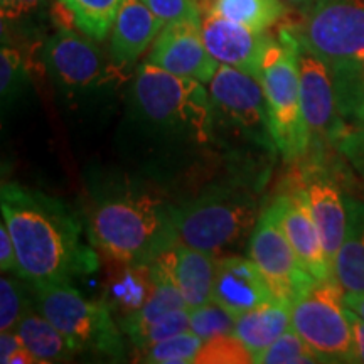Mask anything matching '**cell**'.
Listing matches in <instances>:
<instances>
[{
    "label": "cell",
    "instance_id": "1",
    "mask_svg": "<svg viewBox=\"0 0 364 364\" xmlns=\"http://www.w3.org/2000/svg\"><path fill=\"white\" fill-rule=\"evenodd\" d=\"M0 209L16 245L19 279L31 287L71 282L97 270V255L81 238L78 221L58 199L6 182L0 189Z\"/></svg>",
    "mask_w": 364,
    "mask_h": 364
},
{
    "label": "cell",
    "instance_id": "2",
    "mask_svg": "<svg viewBox=\"0 0 364 364\" xmlns=\"http://www.w3.org/2000/svg\"><path fill=\"white\" fill-rule=\"evenodd\" d=\"M90 240L100 252L125 265L147 267L177 243L172 211L149 194L105 199L90 218Z\"/></svg>",
    "mask_w": 364,
    "mask_h": 364
},
{
    "label": "cell",
    "instance_id": "3",
    "mask_svg": "<svg viewBox=\"0 0 364 364\" xmlns=\"http://www.w3.org/2000/svg\"><path fill=\"white\" fill-rule=\"evenodd\" d=\"M300 43L290 29L279 39L268 41L262 61V86L265 93L270 139L289 161L306 156L311 134L300 98Z\"/></svg>",
    "mask_w": 364,
    "mask_h": 364
},
{
    "label": "cell",
    "instance_id": "4",
    "mask_svg": "<svg viewBox=\"0 0 364 364\" xmlns=\"http://www.w3.org/2000/svg\"><path fill=\"white\" fill-rule=\"evenodd\" d=\"M134 100L152 124L176 129L199 144L211 139L215 108L201 81L144 63L135 75Z\"/></svg>",
    "mask_w": 364,
    "mask_h": 364
},
{
    "label": "cell",
    "instance_id": "5",
    "mask_svg": "<svg viewBox=\"0 0 364 364\" xmlns=\"http://www.w3.org/2000/svg\"><path fill=\"white\" fill-rule=\"evenodd\" d=\"M33 290L38 311L65 336L75 353L124 356L122 334L105 304L85 299L70 282L38 285Z\"/></svg>",
    "mask_w": 364,
    "mask_h": 364
},
{
    "label": "cell",
    "instance_id": "6",
    "mask_svg": "<svg viewBox=\"0 0 364 364\" xmlns=\"http://www.w3.org/2000/svg\"><path fill=\"white\" fill-rule=\"evenodd\" d=\"M172 220L181 243L216 255L253 230L258 208L247 193L221 189L174 209Z\"/></svg>",
    "mask_w": 364,
    "mask_h": 364
},
{
    "label": "cell",
    "instance_id": "7",
    "mask_svg": "<svg viewBox=\"0 0 364 364\" xmlns=\"http://www.w3.org/2000/svg\"><path fill=\"white\" fill-rule=\"evenodd\" d=\"M292 329L321 363H354L344 290L334 279L316 280L292 300Z\"/></svg>",
    "mask_w": 364,
    "mask_h": 364
},
{
    "label": "cell",
    "instance_id": "8",
    "mask_svg": "<svg viewBox=\"0 0 364 364\" xmlns=\"http://www.w3.org/2000/svg\"><path fill=\"white\" fill-rule=\"evenodd\" d=\"M290 31L331 71L356 65L364 58V0H316Z\"/></svg>",
    "mask_w": 364,
    "mask_h": 364
},
{
    "label": "cell",
    "instance_id": "9",
    "mask_svg": "<svg viewBox=\"0 0 364 364\" xmlns=\"http://www.w3.org/2000/svg\"><path fill=\"white\" fill-rule=\"evenodd\" d=\"M248 258L265 277L273 295L290 304L316 282L300 265L273 204L262 213L252 230Z\"/></svg>",
    "mask_w": 364,
    "mask_h": 364
},
{
    "label": "cell",
    "instance_id": "10",
    "mask_svg": "<svg viewBox=\"0 0 364 364\" xmlns=\"http://www.w3.org/2000/svg\"><path fill=\"white\" fill-rule=\"evenodd\" d=\"M83 33L61 29L44 46L46 70L59 88L71 93L102 88L120 68L108 65L103 53Z\"/></svg>",
    "mask_w": 364,
    "mask_h": 364
},
{
    "label": "cell",
    "instance_id": "11",
    "mask_svg": "<svg viewBox=\"0 0 364 364\" xmlns=\"http://www.w3.org/2000/svg\"><path fill=\"white\" fill-rule=\"evenodd\" d=\"M201 22L177 21L164 26L152 44L147 63L177 76L209 83L220 63L204 44Z\"/></svg>",
    "mask_w": 364,
    "mask_h": 364
},
{
    "label": "cell",
    "instance_id": "12",
    "mask_svg": "<svg viewBox=\"0 0 364 364\" xmlns=\"http://www.w3.org/2000/svg\"><path fill=\"white\" fill-rule=\"evenodd\" d=\"M213 108L245 130L267 132L268 113L262 81L238 68L220 65L209 81Z\"/></svg>",
    "mask_w": 364,
    "mask_h": 364
},
{
    "label": "cell",
    "instance_id": "13",
    "mask_svg": "<svg viewBox=\"0 0 364 364\" xmlns=\"http://www.w3.org/2000/svg\"><path fill=\"white\" fill-rule=\"evenodd\" d=\"M300 98L306 124L312 139H336L341 129V112L331 68L321 58L300 46Z\"/></svg>",
    "mask_w": 364,
    "mask_h": 364
},
{
    "label": "cell",
    "instance_id": "14",
    "mask_svg": "<svg viewBox=\"0 0 364 364\" xmlns=\"http://www.w3.org/2000/svg\"><path fill=\"white\" fill-rule=\"evenodd\" d=\"M201 26L204 44L220 65L262 78L263 54L270 41L265 33H257L216 14H203Z\"/></svg>",
    "mask_w": 364,
    "mask_h": 364
},
{
    "label": "cell",
    "instance_id": "15",
    "mask_svg": "<svg viewBox=\"0 0 364 364\" xmlns=\"http://www.w3.org/2000/svg\"><path fill=\"white\" fill-rule=\"evenodd\" d=\"M273 206H275L277 216H279L280 225L284 228L287 240L292 245L304 270L314 280L334 279L332 265L327 260L311 208H309L306 189L280 196L273 203Z\"/></svg>",
    "mask_w": 364,
    "mask_h": 364
},
{
    "label": "cell",
    "instance_id": "16",
    "mask_svg": "<svg viewBox=\"0 0 364 364\" xmlns=\"http://www.w3.org/2000/svg\"><path fill=\"white\" fill-rule=\"evenodd\" d=\"M216 265L218 258L213 253L177 241L147 267L167 277L179 289L188 307L194 309L211 300Z\"/></svg>",
    "mask_w": 364,
    "mask_h": 364
},
{
    "label": "cell",
    "instance_id": "17",
    "mask_svg": "<svg viewBox=\"0 0 364 364\" xmlns=\"http://www.w3.org/2000/svg\"><path fill=\"white\" fill-rule=\"evenodd\" d=\"M277 299L258 267L243 257L218 258L213 302L220 304L235 317Z\"/></svg>",
    "mask_w": 364,
    "mask_h": 364
},
{
    "label": "cell",
    "instance_id": "18",
    "mask_svg": "<svg viewBox=\"0 0 364 364\" xmlns=\"http://www.w3.org/2000/svg\"><path fill=\"white\" fill-rule=\"evenodd\" d=\"M166 22L145 6L142 0H122L112 29L110 58L120 70L132 66L156 43Z\"/></svg>",
    "mask_w": 364,
    "mask_h": 364
},
{
    "label": "cell",
    "instance_id": "19",
    "mask_svg": "<svg viewBox=\"0 0 364 364\" xmlns=\"http://www.w3.org/2000/svg\"><path fill=\"white\" fill-rule=\"evenodd\" d=\"M306 194L326 257L332 265L348 231V206L334 182L326 177H312L306 186Z\"/></svg>",
    "mask_w": 364,
    "mask_h": 364
},
{
    "label": "cell",
    "instance_id": "20",
    "mask_svg": "<svg viewBox=\"0 0 364 364\" xmlns=\"http://www.w3.org/2000/svg\"><path fill=\"white\" fill-rule=\"evenodd\" d=\"M290 329L292 304L273 299L236 317L233 334L247 346L255 358Z\"/></svg>",
    "mask_w": 364,
    "mask_h": 364
},
{
    "label": "cell",
    "instance_id": "21",
    "mask_svg": "<svg viewBox=\"0 0 364 364\" xmlns=\"http://www.w3.org/2000/svg\"><path fill=\"white\" fill-rule=\"evenodd\" d=\"M348 215V231L332 262V277L344 294H364V206L353 203Z\"/></svg>",
    "mask_w": 364,
    "mask_h": 364
},
{
    "label": "cell",
    "instance_id": "22",
    "mask_svg": "<svg viewBox=\"0 0 364 364\" xmlns=\"http://www.w3.org/2000/svg\"><path fill=\"white\" fill-rule=\"evenodd\" d=\"M147 270L150 279H152V292L142 306L122 318V329L132 341L167 314L179 311V309H188V304H186L179 289L167 277L150 270L149 267Z\"/></svg>",
    "mask_w": 364,
    "mask_h": 364
},
{
    "label": "cell",
    "instance_id": "23",
    "mask_svg": "<svg viewBox=\"0 0 364 364\" xmlns=\"http://www.w3.org/2000/svg\"><path fill=\"white\" fill-rule=\"evenodd\" d=\"M203 14H216L257 33H265L285 17L284 0H198Z\"/></svg>",
    "mask_w": 364,
    "mask_h": 364
},
{
    "label": "cell",
    "instance_id": "24",
    "mask_svg": "<svg viewBox=\"0 0 364 364\" xmlns=\"http://www.w3.org/2000/svg\"><path fill=\"white\" fill-rule=\"evenodd\" d=\"M22 343L38 363H59L70 359L75 353L65 336L59 332L49 318L39 311L31 309L16 327Z\"/></svg>",
    "mask_w": 364,
    "mask_h": 364
},
{
    "label": "cell",
    "instance_id": "25",
    "mask_svg": "<svg viewBox=\"0 0 364 364\" xmlns=\"http://www.w3.org/2000/svg\"><path fill=\"white\" fill-rule=\"evenodd\" d=\"M80 33L103 41L112 33L122 0H59Z\"/></svg>",
    "mask_w": 364,
    "mask_h": 364
},
{
    "label": "cell",
    "instance_id": "26",
    "mask_svg": "<svg viewBox=\"0 0 364 364\" xmlns=\"http://www.w3.org/2000/svg\"><path fill=\"white\" fill-rule=\"evenodd\" d=\"M204 341L193 331L181 332L172 338L144 349V363L152 364H191L201 351Z\"/></svg>",
    "mask_w": 364,
    "mask_h": 364
},
{
    "label": "cell",
    "instance_id": "27",
    "mask_svg": "<svg viewBox=\"0 0 364 364\" xmlns=\"http://www.w3.org/2000/svg\"><path fill=\"white\" fill-rule=\"evenodd\" d=\"M253 361L258 364H316L321 363V359L297 332L290 329L267 349L258 353Z\"/></svg>",
    "mask_w": 364,
    "mask_h": 364
},
{
    "label": "cell",
    "instance_id": "28",
    "mask_svg": "<svg viewBox=\"0 0 364 364\" xmlns=\"http://www.w3.org/2000/svg\"><path fill=\"white\" fill-rule=\"evenodd\" d=\"M196 364H248L253 354L235 334H221L204 341Z\"/></svg>",
    "mask_w": 364,
    "mask_h": 364
},
{
    "label": "cell",
    "instance_id": "29",
    "mask_svg": "<svg viewBox=\"0 0 364 364\" xmlns=\"http://www.w3.org/2000/svg\"><path fill=\"white\" fill-rule=\"evenodd\" d=\"M236 317L220 304L209 300L208 304L191 309V327L196 336L208 341L215 336L233 334Z\"/></svg>",
    "mask_w": 364,
    "mask_h": 364
},
{
    "label": "cell",
    "instance_id": "30",
    "mask_svg": "<svg viewBox=\"0 0 364 364\" xmlns=\"http://www.w3.org/2000/svg\"><path fill=\"white\" fill-rule=\"evenodd\" d=\"M29 311L31 300L21 280L4 273L0 279V332L16 331L21 318Z\"/></svg>",
    "mask_w": 364,
    "mask_h": 364
},
{
    "label": "cell",
    "instance_id": "31",
    "mask_svg": "<svg viewBox=\"0 0 364 364\" xmlns=\"http://www.w3.org/2000/svg\"><path fill=\"white\" fill-rule=\"evenodd\" d=\"M191 327V309H179V311H174L162 318H159L157 322H154L152 326H149L142 334L136 336V338L132 341L136 349L144 351V349L150 348V346L161 343V341H166L172 338V336L181 334V332L189 331Z\"/></svg>",
    "mask_w": 364,
    "mask_h": 364
},
{
    "label": "cell",
    "instance_id": "32",
    "mask_svg": "<svg viewBox=\"0 0 364 364\" xmlns=\"http://www.w3.org/2000/svg\"><path fill=\"white\" fill-rule=\"evenodd\" d=\"M27 73L21 53L14 48L2 46L0 51V95L2 102H9L21 88H24Z\"/></svg>",
    "mask_w": 364,
    "mask_h": 364
},
{
    "label": "cell",
    "instance_id": "33",
    "mask_svg": "<svg viewBox=\"0 0 364 364\" xmlns=\"http://www.w3.org/2000/svg\"><path fill=\"white\" fill-rule=\"evenodd\" d=\"M142 2L166 24L177 21H203L198 0H142Z\"/></svg>",
    "mask_w": 364,
    "mask_h": 364
},
{
    "label": "cell",
    "instance_id": "34",
    "mask_svg": "<svg viewBox=\"0 0 364 364\" xmlns=\"http://www.w3.org/2000/svg\"><path fill=\"white\" fill-rule=\"evenodd\" d=\"M0 363L2 364H33L38 363L26 348L16 331L0 332Z\"/></svg>",
    "mask_w": 364,
    "mask_h": 364
},
{
    "label": "cell",
    "instance_id": "35",
    "mask_svg": "<svg viewBox=\"0 0 364 364\" xmlns=\"http://www.w3.org/2000/svg\"><path fill=\"white\" fill-rule=\"evenodd\" d=\"M0 270L2 273H16V277H19V260H17L16 245H14L12 235L4 218L0 223Z\"/></svg>",
    "mask_w": 364,
    "mask_h": 364
},
{
    "label": "cell",
    "instance_id": "36",
    "mask_svg": "<svg viewBox=\"0 0 364 364\" xmlns=\"http://www.w3.org/2000/svg\"><path fill=\"white\" fill-rule=\"evenodd\" d=\"M44 0H0L2 21H17L29 16L43 6Z\"/></svg>",
    "mask_w": 364,
    "mask_h": 364
},
{
    "label": "cell",
    "instance_id": "37",
    "mask_svg": "<svg viewBox=\"0 0 364 364\" xmlns=\"http://www.w3.org/2000/svg\"><path fill=\"white\" fill-rule=\"evenodd\" d=\"M348 316L353 329V359L354 363L364 364V318L351 309H348Z\"/></svg>",
    "mask_w": 364,
    "mask_h": 364
},
{
    "label": "cell",
    "instance_id": "38",
    "mask_svg": "<svg viewBox=\"0 0 364 364\" xmlns=\"http://www.w3.org/2000/svg\"><path fill=\"white\" fill-rule=\"evenodd\" d=\"M344 302L348 309L364 318V294H344Z\"/></svg>",
    "mask_w": 364,
    "mask_h": 364
},
{
    "label": "cell",
    "instance_id": "39",
    "mask_svg": "<svg viewBox=\"0 0 364 364\" xmlns=\"http://www.w3.org/2000/svg\"><path fill=\"white\" fill-rule=\"evenodd\" d=\"M285 4H290L292 7H297L300 11H306L307 7H311L316 0H284Z\"/></svg>",
    "mask_w": 364,
    "mask_h": 364
},
{
    "label": "cell",
    "instance_id": "40",
    "mask_svg": "<svg viewBox=\"0 0 364 364\" xmlns=\"http://www.w3.org/2000/svg\"><path fill=\"white\" fill-rule=\"evenodd\" d=\"M359 118H361V120L364 122V113ZM359 140H361V142H359V145H361V149H359V156H361V162H363V166H364V134H363V136Z\"/></svg>",
    "mask_w": 364,
    "mask_h": 364
},
{
    "label": "cell",
    "instance_id": "41",
    "mask_svg": "<svg viewBox=\"0 0 364 364\" xmlns=\"http://www.w3.org/2000/svg\"><path fill=\"white\" fill-rule=\"evenodd\" d=\"M351 66H353V65H351ZM354 66H356V68H358V71L361 73V75L364 76V58H363L361 61H359V63H356V65H354Z\"/></svg>",
    "mask_w": 364,
    "mask_h": 364
}]
</instances>
